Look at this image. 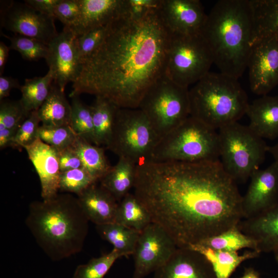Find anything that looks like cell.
<instances>
[{
  "instance_id": "1",
  "label": "cell",
  "mask_w": 278,
  "mask_h": 278,
  "mask_svg": "<svg viewBox=\"0 0 278 278\" xmlns=\"http://www.w3.org/2000/svg\"><path fill=\"white\" fill-rule=\"evenodd\" d=\"M237 183L219 161H143L134 195L178 248H187L237 225L242 219Z\"/></svg>"
},
{
  "instance_id": "2",
  "label": "cell",
  "mask_w": 278,
  "mask_h": 278,
  "mask_svg": "<svg viewBox=\"0 0 278 278\" xmlns=\"http://www.w3.org/2000/svg\"><path fill=\"white\" fill-rule=\"evenodd\" d=\"M171 33L160 10L138 19L123 15L107 25L104 40L83 63L70 97L86 93L136 109L165 75Z\"/></svg>"
},
{
  "instance_id": "3",
  "label": "cell",
  "mask_w": 278,
  "mask_h": 278,
  "mask_svg": "<svg viewBox=\"0 0 278 278\" xmlns=\"http://www.w3.org/2000/svg\"><path fill=\"white\" fill-rule=\"evenodd\" d=\"M89 221L77 197L58 194L32 202L26 223L45 254L53 260H60L81 251Z\"/></svg>"
},
{
  "instance_id": "4",
  "label": "cell",
  "mask_w": 278,
  "mask_h": 278,
  "mask_svg": "<svg viewBox=\"0 0 278 278\" xmlns=\"http://www.w3.org/2000/svg\"><path fill=\"white\" fill-rule=\"evenodd\" d=\"M201 33L220 72L238 79L247 67L252 48L250 0H220L207 14Z\"/></svg>"
},
{
  "instance_id": "5",
  "label": "cell",
  "mask_w": 278,
  "mask_h": 278,
  "mask_svg": "<svg viewBox=\"0 0 278 278\" xmlns=\"http://www.w3.org/2000/svg\"><path fill=\"white\" fill-rule=\"evenodd\" d=\"M238 79L208 72L189 90L190 116L215 130L238 121L249 104Z\"/></svg>"
},
{
  "instance_id": "6",
  "label": "cell",
  "mask_w": 278,
  "mask_h": 278,
  "mask_svg": "<svg viewBox=\"0 0 278 278\" xmlns=\"http://www.w3.org/2000/svg\"><path fill=\"white\" fill-rule=\"evenodd\" d=\"M218 160V133L189 116L159 140L148 161L195 162Z\"/></svg>"
},
{
  "instance_id": "7",
  "label": "cell",
  "mask_w": 278,
  "mask_h": 278,
  "mask_svg": "<svg viewBox=\"0 0 278 278\" xmlns=\"http://www.w3.org/2000/svg\"><path fill=\"white\" fill-rule=\"evenodd\" d=\"M218 133L223 168L236 183L246 181L264 162L268 146L248 126L238 121Z\"/></svg>"
},
{
  "instance_id": "8",
  "label": "cell",
  "mask_w": 278,
  "mask_h": 278,
  "mask_svg": "<svg viewBox=\"0 0 278 278\" xmlns=\"http://www.w3.org/2000/svg\"><path fill=\"white\" fill-rule=\"evenodd\" d=\"M138 108L160 140L190 116L188 88L177 84L165 74L147 90Z\"/></svg>"
},
{
  "instance_id": "9",
  "label": "cell",
  "mask_w": 278,
  "mask_h": 278,
  "mask_svg": "<svg viewBox=\"0 0 278 278\" xmlns=\"http://www.w3.org/2000/svg\"><path fill=\"white\" fill-rule=\"evenodd\" d=\"M214 58L201 33H171L165 75L182 86L197 83L208 72Z\"/></svg>"
},
{
  "instance_id": "10",
  "label": "cell",
  "mask_w": 278,
  "mask_h": 278,
  "mask_svg": "<svg viewBox=\"0 0 278 278\" xmlns=\"http://www.w3.org/2000/svg\"><path fill=\"white\" fill-rule=\"evenodd\" d=\"M159 140L147 116L140 109L119 108L106 148L119 158L137 164L149 160Z\"/></svg>"
},
{
  "instance_id": "11",
  "label": "cell",
  "mask_w": 278,
  "mask_h": 278,
  "mask_svg": "<svg viewBox=\"0 0 278 278\" xmlns=\"http://www.w3.org/2000/svg\"><path fill=\"white\" fill-rule=\"evenodd\" d=\"M55 19L41 13L25 2H1V27L47 44L58 34Z\"/></svg>"
},
{
  "instance_id": "12",
  "label": "cell",
  "mask_w": 278,
  "mask_h": 278,
  "mask_svg": "<svg viewBox=\"0 0 278 278\" xmlns=\"http://www.w3.org/2000/svg\"><path fill=\"white\" fill-rule=\"evenodd\" d=\"M177 246L160 225L151 222L141 232L133 253L132 278H144L154 272L171 257Z\"/></svg>"
},
{
  "instance_id": "13",
  "label": "cell",
  "mask_w": 278,
  "mask_h": 278,
  "mask_svg": "<svg viewBox=\"0 0 278 278\" xmlns=\"http://www.w3.org/2000/svg\"><path fill=\"white\" fill-rule=\"evenodd\" d=\"M45 59L54 83L64 92L69 82L74 83L80 73L81 63L77 47V37L67 27L58 33L48 44Z\"/></svg>"
},
{
  "instance_id": "14",
  "label": "cell",
  "mask_w": 278,
  "mask_h": 278,
  "mask_svg": "<svg viewBox=\"0 0 278 278\" xmlns=\"http://www.w3.org/2000/svg\"><path fill=\"white\" fill-rule=\"evenodd\" d=\"M250 87L258 95H266L278 84V37L255 41L248 59Z\"/></svg>"
},
{
  "instance_id": "15",
  "label": "cell",
  "mask_w": 278,
  "mask_h": 278,
  "mask_svg": "<svg viewBox=\"0 0 278 278\" xmlns=\"http://www.w3.org/2000/svg\"><path fill=\"white\" fill-rule=\"evenodd\" d=\"M242 197V219L256 216L278 203V165L273 162L264 169H258Z\"/></svg>"
},
{
  "instance_id": "16",
  "label": "cell",
  "mask_w": 278,
  "mask_h": 278,
  "mask_svg": "<svg viewBox=\"0 0 278 278\" xmlns=\"http://www.w3.org/2000/svg\"><path fill=\"white\" fill-rule=\"evenodd\" d=\"M165 25L171 33H201L206 19L199 0H162L160 9Z\"/></svg>"
},
{
  "instance_id": "17",
  "label": "cell",
  "mask_w": 278,
  "mask_h": 278,
  "mask_svg": "<svg viewBox=\"0 0 278 278\" xmlns=\"http://www.w3.org/2000/svg\"><path fill=\"white\" fill-rule=\"evenodd\" d=\"M39 178L43 200L56 196L61 173L57 150L39 138L24 148Z\"/></svg>"
},
{
  "instance_id": "18",
  "label": "cell",
  "mask_w": 278,
  "mask_h": 278,
  "mask_svg": "<svg viewBox=\"0 0 278 278\" xmlns=\"http://www.w3.org/2000/svg\"><path fill=\"white\" fill-rule=\"evenodd\" d=\"M154 273L153 278H216L204 256L188 248H177L169 259Z\"/></svg>"
},
{
  "instance_id": "19",
  "label": "cell",
  "mask_w": 278,
  "mask_h": 278,
  "mask_svg": "<svg viewBox=\"0 0 278 278\" xmlns=\"http://www.w3.org/2000/svg\"><path fill=\"white\" fill-rule=\"evenodd\" d=\"M237 227L256 242L258 252H274L278 248V203L256 216L242 219Z\"/></svg>"
},
{
  "instance_id": "20",
  "label": "cell",
  "mask_w": 278,
  "mask_h": 278,
  "mask_svg": "<svg viewBox=\"0 0 278 278\" xmlns=\"http://www.w3.org/2000/svg\"><path fill=\"white\" fill-rule=\"evenodd\" d=\"M80 16L69 28L77 36L106 26L124 14L125 0H80Z\"/></svg>"
},
{
  "instance_id": "21",
  "label": "cell",
  "mask_w": 278,
  "mask_h": 278,
  "mask_svg": "<svg viewBox=\"0 0 278 278\" xmlns=\"http://www.w3.org/2000/svg\"><path fill=\"white\" fill-rule=\"evenodd\" d=\"M77 198L87 219L96 225L115 222L118 203L100 185H92L77 195Z\"/></svg>"
},
{
  "instance_id": "22",
  "label": "cell",
  "mask_w": 278,
  "mask_h": 278,
  "mask_svg": "<svg viewBox=\"0 0 278 278\" xmlns=\"http://www.w3.org/2000/svg\"><path fill=\"white\" fill-rule=\"evenodd\" d=\"M246 114L248 126L261 138L278 137V95H266L255 99L249 104Z\"/></svg>"
},
{
  "instance_id": "23",
  "label": "cell",
  "mask_w": 278,
  "mask_h": 278,
  "mask_svg": "<svg viewBox=\"0 0 278 278\" xmlns=\"http://www.w3.org/2000/svg\"><path fill=\"white\" fill-rule=\"evenodd\" d=\"M202 254L212 266L216 278H230L244 261L255 258L260 253L253 250L239 255L237 252L214 250L200 244L187 247Z\"/></svg>"
},
{
  "instance_id": "24",
  "label": "cell",
  "mask_w": 278,
  "mask_h": 278,
  "mask_svg": "<svg viewBox=\"0 0 278 278\" xmlns=\"http://www.w3.org/2000/svg\"><path fill=\"white\" fill-rule=\"evenodd\" d=\"M252 13V44L263 38L278 37V0H250Z\"/></svg>"
},
{
  "instance_id": "25",
  "label": "cell",
  "mask_w": 278,
  "mask_h": 278,
  "mask_svg": "<svg viewBox=\"0 0 278 278\" xmlns=\"http://www.w3.org/2000/svg\"><path fill=\"white\" fill-rule=\"evenodd\" d=\"M136 164L125 158H119L117 163L99 180L100 185L119 202L133 188Z\"/></svg>"
},
{
  "instance_id": "26",
  "label": "cell",
  "mask_w": 278,
  "mask_h": 278,
  "mask_svg": "<svg viewBox=\"0 0 278 278\" xmlns=\"http://www.w3.org/2000/svg\"><path fill=\"white\" fill-rule=\"evenodd\" d=\"M37 112L42 125L71 126V105L64 92L54 82L48 97Z\"/></svg>"
},
{
  "instance_id": "27",
  "label": "cell",
  "mask_w": 278,
  "mask_h": 278,
  "mask_svg": "<svg viewBox=\"0 0 278 278\" xmlns=\"http://www.w3.org/2000/svg\"><path fill=\"white\" fill-rule=\"evenodd\" d=\"M90 106L96 145L106 147L110 141L119 107L101 96H96L93 103Z\"/></svg>"
},
{
  "instance_id": "28",
  "label": "cell",
  "mask_w": 278,
  "mask_h": 278,
  "mask_svg": "<svg viewBox=\"0 0 278 278\" xmlns=\"http://www.w3.org/2000/svg\"><path fill=\"white\" fill-rule=\"evenodd\" d=\"M80 158L83 168L97 181H99L111 169L101 146L91 144L78 137L72 146Z\"/></svg>"
},
{
  "instance_id": "29",
  "label": "cell",
  "mask_w": 278,
  "mask_h": 278,
  "mask_svg": "<svg viewBox=\"0 0 278 278\" xmlns=\"http://www.w3.org/2000/svg\"><path fill=\"white\" fill-rule=\"evenodd\" d=\"M96 230L104 240L122 256L132 255L141 232L115 222L96 225Z\"/></svg>"
},
{
  "instance_id": "30",
  "label": "cell",
  "mask_w": 278,
  "mask_h": 278,
  "mask_svg": "<svg viewBox=\"0 0 278 278\" xmlns=\"http://www.w3.org/2000/svg\"><path fill=\"white\" fill-rule=\"evenodd\" d=\"M115 222L141 232L152 220L147 210L134 194L129 193L118 202Z\"/></svg>"
},
{
  "instance_id": "31",
  "label": "cell",
  "mask_w": 278,
  "mask_h": 278,
  "mask_svg": "<svg viewBox=\"0 0 278 278\" xmlns=\"http://www.w3.org/2000/svg\"><path fill=\"white\" fill-rule=\"evenodd\" d=\"M54 79L48 71L45 75L26 79L21 86L20 99L25 110L30 113L38 110L48 97Z\"/></svg>"
},
{
  "instance_id": "32",
  "label": "cell",
  "mask_w": 278,
  "mask_h": 278,
  "mask_svg": "<svg viewBox=\"0 0 278 278\" xmlns=\"http://www.w3.org/2000/svg\"><path fill=\"white\" fill-rule=\"evenodd\" d=\"M197 244L217 250L237 252L247 248L257 251L256 242L243 234L237 226Z\"/></svg>"
},
{
  "instance_id": "33",
  "label": "cell",
  "mask_w": 278,
  "mask_h": 278,
  "mask_svg": "<svg viewBox=\"0 0 278 278\" xmlns=\"http://www.w3.org/2000/svg\"><path fill=\"white\" fill-rule=\"evenodd\" d=\"M78 96L72 97L71 127L78 136L96 145L91 106L83 103Z\"/></svg>"
},
{
  "instance_id": "34",
  "label": "cell",
  "mask_w": 278,
  "mask_h": 278,
  "mask_svg": "<svg viewBox=\"0 0 278 278\" xmlns=\"http://www.w3.org/2000/svg\"><path fill=\"white\" fill-rule=\"evenodd\" d=\"M10 42V49L19 52L22 58L29 61L45 59L48 50V44L38 39L15 34L10 37L3 34Z\"/></svg>"
},
{
  "instance_id": "35",
  "label": "cell",
  "mask_w": 278,
  "mask_h": 278,
  "mask_svg": "<svg viewBox=\"0 0 278 278\" xmlns=\"http://www.w3.org/2000/svg\"><path fill=\"white\" fill-rule=\"evenodd\" d=\"M38 135L41 141L57 151L73 146L79 137L69 125L46 126L42 125Z\"/></svg>"
},
{
  "instance_id": "36",
  "label": "cell",
  "mask_w": 278,
  "mask_h": 278,
  "mask_svg": "<svg viewBox=\"0 0 278 278\" xmlns=\"http://www.w3.org/2000/svg\"><path fill=\"white\" fill-rule=\"evenodd\" d=\"M122 255L116 250L99 257L93 258L88 263L76 268L73 278H103L115 262Z\"/></svg>"
},
{
  "instance_id": "37",
  "label": "cell",
  "mask_w": 278,
  "mask_h": 278,
  "mask_svg": "<svg viewBox=\"0 0 278 278\" xmlns=\"http://www.w3.org/2000/svg\"><path fill=\"white\" fill-rule=\"evenodd\" d=\"M97 181L84 168H77L61 172L59 190L78 195Z\"/></svg>"
},
{
  "instance_id": "38",
  "label": "cell",
  "mask_w": 278,
  "mask_h": 278,
  "mask_svg": "<svg viewBox=\"0 0 278 278\" xmlns=\"http://www.w3.org/2000/svg\"><path fill=\"white\" fill-rule=\"evenodd\" d=\"M30 113L25 110L20 100L1 101L0 129H19Z\"/></svg>"
},
{
  "instance_id": "39",
  "label": "cell",
  "mask_w": 278,
  "mask_h": 278,
  "mask_svg": "<svg viewBox=\"0 0 278 278\" xmlns=\"http://www.w3.org/2000/svg\"><path fill=\"white\" fill-rule=\"evenodd\" d=\"M40 122L37 110L31 111L19 128L13 139V147L25 148L38 140Z\"/></svg>"
},
{
  "instance_id": "40",
  "label": "cell",
  "mask_w": 278,
  "mask_h": 278,
  "mask_svg": "<svg viewBox=\"0 0 278 278\" xmlns=\"http://www.w3.org/2000/svg\"><path fill=\"white\" fill-rule=\"evenodd\" d=\"M107 25L93 29L77 37V47L82 64L101 45L105 38Z\"/></svg>"
},
{
  "instance_id": "41",
  "label": "cell",
  "mask_w": 278,
  "mask_h": 278,
  "mask_svg": "<svg viewBox=\"0 0 278 278\" xmlns=\"http://www.w3.org/2000/svg\"><path fill=\"white\" fill-rule=\"evenodd\" d=\"M80 13V0H60L55 7L54 16L64 27L72 28L79 20Z\"/></svg>"
},
{
  "instance_id": "42",
  "label": "cell",
  "mask_w": 278,
  "mask_h": 278,
  "mask_svg": "<svg viewBox=\"0 0 278 278\" xmlns=\"http://www.w3.org/2000/svg\"><path fill=\"white\" fill-rule=\"evenodd\" d=\"M162 0H125L123 16L138 19L160 9Z\"/></svg>"
},
{
  "instance_id": "43",
  "label": "cell",
  "mask_w": 278,
  "mask_h": 278,
  "mask_svg": "<svg viewBox=\"0 0 278 278\" xmlns=\"http://www.w3.org/2000/svg\"><path fill=\"white\" fill-rule=\"evenodd\" d=\"M57 151L61 172L83 168L80 158L72 146Z\"/></svg>"
},
{
  "instance_id": "44",
  "label": "cell",
  "mask_w": 278,
  "mask_h": 278,
  "mask_svg": "<svg viewBox=\"0 0 278 278\" xmlns=\"http://www.w3.org/2000/svg\"><path fill=\"white\" fill-rule=\"evenodd\" d=\"M24 2L41 13L55 18V9L60 0H26Z\"/></svg>"
},
{
  "instance_id": "45",
  "label": "cell",
  "mask_w": 278,
  "mask_h": 278,
  "mask_svg": "<svg viewBox=\"0 0 278 278\" xmlns=\"http://www.w3.org/2000/svg\"><path fill=\"white\" fill-rule=\"evenodd\" d=\"M22 85L19 81L11 76H0V101L9 96L13 89L20 90Z\"/></svg>"
},
{
  "instance_id": "46",
  "label": "cell",
  "mask_w": 278,
  "mask_h": 278,
  "mask_svg": "<svg viewBox=\"0 0 278 278\" xmlns=\"http://www.w3.org/2000/svg\"><path fill=\"white\" fill-rule=\"evenodd\" d=\"M18 129H0V148L3 149L8 147H13L14 136Z\"/></svg>"
},
{
  "instance_id": "47",
  "label": "cell",
  "mask_w": 278,
  "mask_h": 278,
  "mask_svg": "<svg viewBox=\"0 0 278 278\" xmlns=\"http://www.w3.org/2000/svg\"><path fill=\"white\" fill-rule=\"evenodd\" d=\"M10 48L3 41L0 42V75L3 74Z\"/></svg>"
},
{
  "instance_id": "48",
  "label": "cell",
  "mask_w": 278,
  "mask_h": 278,
  "mask_svg": "<svg viewBox=\"0 0 278 278\" xmlns=\"http://www.w3.org/2000/svg\"><path fill=\"white\" fill-rule=\"evenodd\" d=\"M240 278H260L258 273L252 268L246 269Z\"/></svg>"
},
{
  "instance_id": "49",
  "label": "cell",
  "mask_w": 278,
  "mask_h": 278,
  "mask_svg": "<svg viewBox=\"0 0 278 278\" xmlns=\"http://www.w3.org/2000/svg\"><path fill=\"white\" fill-rule=\"evenodd\" d=\"M268 152L273 157L274 162L278 165V143L272 146H268Z\"/></svg>"
},
{
  "instance_id": "50",
  "label": "cell",
  "mask_w": 278,
  "mask_h": 278,
  "mask_svg": "<svg viewBox=\"0 0 278 278\" xmlns=\"http://www.w3.org/2000/svg\"><path fill=\"white\" fill-rule=\"evenodd\" d=\"M273 253L274 254L275 260L278 264V248Z\"/></svg>"
}]
</instances>
